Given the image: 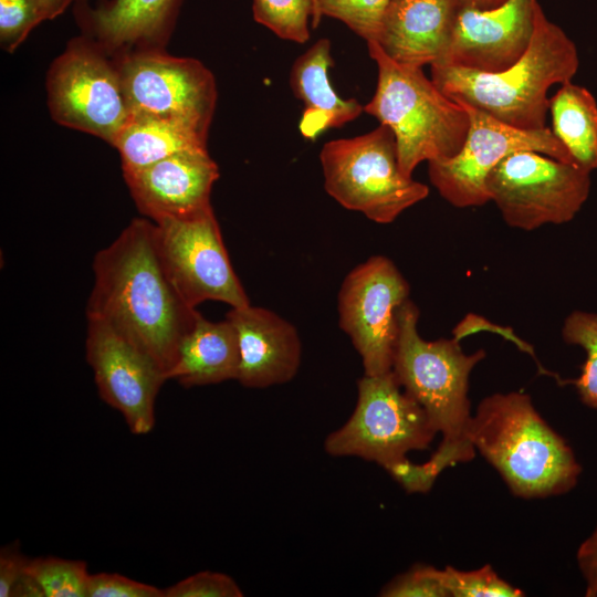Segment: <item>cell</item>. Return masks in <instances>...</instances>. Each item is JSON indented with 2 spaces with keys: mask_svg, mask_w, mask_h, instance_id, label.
Returning a JSON list of instances; mask_svg holds the SVG:
<instances>
[{
  "mask_svg": "<svg viewBox=\"0 0 597 597\" xmlns=\"http://www.w3.org/2000/svg\"><path fill=\"white\" fill-rule=\"evenodd\" d=\"M86 316L103 321L167 373L200 314L177 290L161 260L156 224L135 218L93 259Z\"/></svg>",
  "mask_w": 597,
  "mask_h": 597,
  "instance_id": "obj_1",
  "label": "cell"
},
{
  "mask_svg": "<svg viewBox=\"0 0 597 597\" xmlns=\"http://www.w3.org/2000/svg\"><path fill=\"white\" fill-rule=\"evenodd\" d=\"M579 66L578 52L565 31L534 4V32L525 53L511 66L481 72L431 64V80L450 98L493 116L515 128H545L548 90L572 82Z\"/></svg>",
  "mask_w": 597,
  "mask_h": 597,
  "instance_id": "obj_2",
  "label": "cell"
},
{
  "mask_svg": "<svg viewBox=\"0 0 597 597\" xmlns=\"http://www.w3.org/2000/svg\"><path fill=\"white\" fill-rule=\"evenodd\" d=\"M468 437L511 493L522 499L565 494L582 473L572 447L522 391L484 397L471 417Z\"/></svg>",
  "mask_w": 597,
  "mask_h": 597,
  "instance_id": "obj_3",
  "label": "cell"
},
{
  "mask_svg": "<svg viewBox=\"0 0 597 597\" xmlns=\"http://www.w3.org/2000/svg\"><path fill=\"white\" fill-rule=\"evenodd\" d=\"M367 46L378 77L364 112L392 130L401 170L412 176L425 160L455 156L470 125L463 105L447 96L421 67L395 62L375 41L367 42Z\"/></svg>",
  "mask_w": 597,
  "mask_h": 597,
  "instance_id": "obj_4",
  "label": "cell"
},
{
  "mask_svg": "<svg viewBox=\"0 0 597 597\" xmlns=\"http://www.w3.org/2000/svg\"><path fill=\"white\" fill-rule=\"evenodd\" d=\"M418 307L407 300L399 310V335L391 370L441 432L443 442L475 451L468 437L472 417L469 379L486 354L483 349L465 354L457 337L423 339L418 333Z\"/></svg>",
  "mask_w": 597,
  "mask_h": 597,
  "instance_id": "obj_5",
  "label": "cell"
},
{
  "mask_svg": "<svg viewBox=\"0 0 597 597\" xmlns=\"http://www.w3.org/2000/svg\"><path fill=\"white\" fill-rule=\"evenodd\" d=\"M320 160L326 192L377 223L392 222L429 195L428 186L401 170L395 135L384 124L364 135L327 142Z\"/></svg>",
  "mask_w": 597,
  "mask_h": 597,
  "instance_id": "obj_6",
  "label": "cell"
},
{
  "mask_svg": "<svg viewBox=\"0 0 597 597\" xmlns=\"http://www.w3.org/2000/svg\"><path fill=\"white\" fill-rule=\"evenodd\" d=\"M438 431L423 408L398 383L392 370L364 375L348 420L324 440L332 457H355L381 468L428 449Z\"/></svg>",
  "mask_w": 597,
  "mask_h": 597,
  "instance_id": "obj_7",
  "label": "cell"
},
{
  "mask_svg": "<svg viewBox=\"0 0 597 597\" xmlns=\"http://www.w3.org/2000/svg\"><path fill=\"white\" fill-rule=\"evenodd\" d=\"M46 90L56 123L112 146L130 117L116 59L85 35L71 40L54 60Z\"/></svg>",
  "mask_w": 597,
  "mask_h": 597,
  "instance_id": "obj_8",
  "label": "cell"
},
{
  "mask_svg": "<svg viewBox=\"0 0 597 597\" xmlns=\"http://www.w3.org/2000/svg\"><path fill=\"white\" fill-rule=\"evenodd\" d=\"M490 200L512 228L532 231L575 218L590 192V172L533 150L515 151L486 177Z\"/></svg>",
  "mask_w": 597,
  "mask_h": 597,
  "instance_id": "obj_9",
  "label": "cell"
},
{
  "mask_svg": "<svg viewBox=\"0 0 597 597\" xmlns=\"http://www.w3.org/2000/svg\"><path fill=\"white\" fill-rule=\"evenodd\" d=\"M115 59L130 115L180 122L208 136L217 86L200 61L171 56L163 49L133 51Z\"/></svg>",
  "mask_w": 597,
  "mask_h": 597,
  "instance_id": "obj_10",
  "label": "cell"
},
{
  "mask_svg": "<svg viewBox=\"0 0 597 597\" xmlns=\"http://www.w3.org/2000/svg\"><path fill=\"white\" fill-rule=\"evenodd\" d=\"M459 103L463 105L470 119L462 148L452 158L428 163L431 184L450 205L468 208L491 201L486 190V177L501 160L515 151L533 150L574 164L552 128H515L483 111Z\"/></svg>",
  "mask_w": 597,
  "mask_h": 597,
  "instance_id": "obj_11",
  "label": "cell"
},
{
  "mask_svg": "<svg viewBox=\"0 0 597 597\" xmlns=\"http://www.w3.org/2000/svg\"><path fill=\"white\" fill-rule=\"evenodd\" d=\"M410 287L395 263L373 255L355 266L338 293L339 327L359 354L365 375L391 370L399 335V310Z\"/></svg>",
  "mask_w": 597,
  "mask_h": 597,
  "instance_id": "obj_12",
  "label": "cell"
},
{
  "mask_svg": "<svg viewBox=\"0 0 597 597\" xmlns=\"http://www.w3.org/2000/svg\"><path fill=\"white\" fill-rule=\"evenodd\" d=\"M155 224L161 260L189 305L196 307L209 300L231 307L250 304L231 265L212 207L191 218Z\"/></svg>",
  "mask_w": 597,
  "mask_h": 597,
  "instance_id": "obj_13",
  "label": "cell"
},
{
  "mask_svg": "<svg viewBox=\"0 0 597 597\" xmlns=\"http://www.w3.org/2000/svg\"><path fill=\"white\" fill-rule=\"evenodd\" d=\"M87 322L85 355L101 399L122 413L132 433H149L157 395L167 381L164 370L103 321Z\"/></svg>",
  "mask_w": 597,
  "mask_h": 597,
  "instance_id": "obj_14",
  "label": "cell"
},
{
  "mask_svg": "<svg viewBox=\"0 0 597 597\" xmlns=\"http://www.w3.org/2000/svg\"><path fill=\"white\" fill-rule=\"evenodd\" d=\"M535 1L507 0L485 10L462 4L449 45L437 64L481 72L513 65L530 45Z\"/></svg>",
  "mask_w": 597,
  "mask_h": 597,
  "instance_id": "obj_15",
  "label": "cell"
},
{
  "mask_svg": "<svg viewBox=\"0 0 597 597\" xmlns=\"http://www.w3.org/2000/svg\"><path fill=\"white\" fill-rule=\"evenodd\" d=\"M136 207L154 222L186 219L211 208L219 168L208 149L175 154L151 165L123 169Z\"/></svg>",
  "mask_w": 597,
  "mask_h": 597,
  "instance_id": "obj_16",
  "label": "cell"
},
{
  "mask_svg": "<svg viewBox=\"0 0 597 597\" xmlns=\"http://www.w3.org/2000/svg\"><path fill=\"white\" fill-rule=\"evenodd\" d=\"M184 0H77L74 15L83 35L111 56L161 49L174 32Z\"/></svg>",
  "mask_w": 597,
  "mask_h": 597,
  "instance_id": "obj_17",
  "label": "cell"
},
{
  "mask_svg": "<svg viewBox=\"0 0 597 597\" xmlns=\"http://www.w3.org/2000/svg\"><path fill=\"white\" fill-rule=\"evenodd\" d=\"M226 318L238 335L237 380L247 388L285 384L297 374L302 346L296 328L276 313L259 306L231 307Z\"/></svg>",
  "mask_w": 597,
  "mask_h": 597,
  "instance_id": "obj_18",
  "label": "cell"
},
{
  "mask_svg": "<svg viewBox=\"0 0 597 597\" xmlns=\"http://www.w3.org/2000/svg\"><path fill=\"white\" fill-rule=\"evenodd\" d=\"M461 6L460 0H390L376 42L400 64L437 63L449 45Z\"/></svg>",
  "mask_w": 597,
  "mask_h": 597,
  "instance_id": "obj_19",
  "label": "cell"
},
{
  "mask_svg": "<svg viewBox=\"0 0 597 597\" xmlns=\"http://www.w3.org/2000/svg\"><path fill=\"white\" fill-rule=\"evenodd\" d=\"M332 64L331 42L320 39L292 65L290 86L304 105L300 132L306 139L341 127L364 112V106L356 100L342 98L334 91L328 78Z\"/></svg>",
  "mask_w": 597,
  "mask_h": 597,
  "instance_id": "obj_20",
  "label": "cell"
},
{
  "mask_svg": "<svg viewBox=\"0 0 597 597\" xmlns=\"http://www.w3.org/2000/svg\"><path fill=\"white\" fill-rule=\"evenodd\" d=\"M238 335L229 320L210 322L201 314L179 346L167 380L184 387L206 386L238 378Z\"/></svg>",
  "mask_w": 597,
  "mask_h": 597,
  "instance_id": "obj_21",
  "label": "cell"
},
{
  "mask_svg": "<svg viewBox=\"0 0 597 597\" xmlns=\"http://www.w3.org/2000/svg\"><path fill=\"white\" fill-rule=\"evenodd\" d=\"M207 137L180 122L130 115L113 147L121 155L122 169H135L178 153L207 149Z\"/></svg>",
  "mask_w": 597,
  "mask_h": 597,
  "instance_id": "obj_22",
  "label": "cell"
},
{
  "mask_svg": "<svg viewBox=\"0 0 597 597\" xmlns=\"http://www.w3.org/2000/svg\"><path fill=\"white\" fill-rule=\"evenodd\" d=\"M552 130L573 163L591 172L597 169V102L584 86L562 84L549 98Z\"/></svg>",
  "mask_w": 597,
  "mask_h": 597,
  "instance_id": "obj_23",
  "label": "cell"
},
{
  "mask_svg": "<svg viewBox=\"0 0 597 597\" xmlns=\"http://www.w3.org/2000/svg\"><path fill=\"white\" fill-rule=\"evenodd\" d=\"M562 336L566 344L580 346L586 360L578 378L570 380L588 408L597 410V314L574 311L566 316Z\"/></svg>",
  "mask_w": 597,
  "mask_h": 597,
  "instance_id": "obj_24",
  "label": "cell"
},
{
  "mask_svg": "<svg viewBox=\"0 0 597 597\" xmlns=\"http://www.w3.org/2000/svg\"><path fill=\"white\" fill-rule=\"evenodd\" d=\"M27 573L40 585L44 597H87L91 574L83 561L53 556L30 558Z\"/></svg>",
  "mask_w": 597,
  "mask_h": 597,
  "instance_id": "obj_25",
  "label": "cell"
},
{
  "mask_svg": "<svg viewBox=\"0 0 597 597\" xmlns=\"http://www.w3.org/2000/svg\"><path fill=\"white\" fill-rule=\"evenodd\" d=\"M254 20L283 40L305 43L314 18V0H253Z\"/></svg>",
  "mask_w": 597,
  "mask_h": 597,
  "instance_id": "obj_26",
  "label": "cell"
},
{
  "mask_svg": "<svg viewBox=\"0 0 597 597\" xmlns=\"http://www.w3.org/2000/svg\"><path fill=\"white\" fill-rule=\"evenodd\" d=\"M390 0H314L315 28L322 15L344 22L366 42L377 41L383 19Z\"/></svg>",
  "mask_w": 597,
  "mask_h": 597,
  "instance_id": "obj_27",
  "label": "cell"
},
{
  "mask_svg": "<svg viewBox=\"0 0 597 597\" xmlns=\"http://www.w3.org/2000/svg\"><path fill=\"white\" fill-rule=\"evenodd\" d=\"M449 597H520L523 590L514 587L486 564L473 570L452 566L440 569Z\"/></svg>",
  "mask_w": 597,
  "mask_h": 597,
  "instance_id": "obj_28",
  "label": "cell"
},
{
  "mask_svg": "<svg viewBox=\"0 0 597 597\" xmlns=\"http://www.w3.org/2000/svg\"><path fill=\"white\" fill-rule=\"evenodd\" d=\"M45 21L36 0H0V43L13 52L41 22Z\"/></svg>",
  "mask_w": 597,
  "mask_h": 597,
  "instance_id": "obj_29",
  "label": "cell"
},
{
  "mask_svg": "<svg viewBox=\"0 0 597 597\" xmlns=\"http://www.w3.org/2000/svg\"><path fill=\"white\" fill-rule=\"evenodd\" d=\"M383 597H449L440 569L418 564L395 576L379 591Z\"/></svg>",
  "mask_w": 597,
  "mask_h": 597,
  "instance_id": "obj_30",
  "label": "cell"
},
{
  "mask_svg": "<svg viewBox=\"0 0 597 597\" xmlns=\"http://www.w3.org/2000/svg\"><path fill=\"white\" fill-rule=\"evenodd\" d=\"M237 582L227 574L203 570L164 589V597H242Z\"/></svg>",
  "mask_w": 597,
  "mask_h": 597,
  "instance_id": "obj_31",
  "label": "cell"
},
{
  "mask_svg": "<svg viewBox=\"0 0 597 597\" xmlns=\"http://www.w3.org/2000/svg\"><path fill=\"white\" fill-rule=\"evenodd\" d=\"M87 597H164V589L115 573L90 576Z\"/></svg>",
  "mask_w": 597,
  "mask_h": 597,
  "instance_id": "obj_32",
  "label": "cell"
},
{
  "mask_svg": "<svg viewBox=\"0 0 597 597\" xmlns=\"http://www.w3.org/2000/svg\"><path fill=\"white\" fill-rule=\"evenodd\" d=\"M29 562L30 558L21 553L19 542L1 548L0 597H11L14 586L25 574Z\"/></svg>",
  "mask_w": 597,
  "mask_h": 597,
  "instance_id": "obj_33",
  "label": "cell"
},
{
  "mask_svg": "<svg viewBox=\"0 0 597 597\" xmlns=\"http://www.w3.org/2000/svg\"><path fill=\"white\" fill-rule=\"evenodd\" d=\"M576 562L585 582V596L597 597V525L578 546Z\"/></svg>",
  "mask_w": 597,
  "mask_h": 597,
  "instance_id": "obj_34",
  "label": "cell"
},
{
  "mask_svg": "<svg viewBox=\"0 0 597 597\" xmlns=\"http://www.w3.org/2000/svg\"><path fill=\"white\" fill-rule=\"evenodd\" d=\"M11 597H44L42 588L27 572L14 586Z\"/></svg>",
  "mask_w": 597,
  "mask_h": 597,
  "instance_id": "obj_35",
  "label": "cell"
},
{
  "mask_svg": "<svg viewBox=\"0 0 597 597\" xmlns=\"http://www.w3.org/2000/svg\"><path fill=\"white\" fill-rule=\"evenodd\" d=\"M41 7L45 20H52L61 15L71 4L77 0H36Z\"/></svg>",
  "mask_w": 597,
  "mask_h": 597,
  "instance_id": "obj_36",
  "label": "cell"
},
{
  "mask_svg": "<svg viewBox=\"0 0 597 597\" xmlns=\"http://www.w3.org/2000/svg\"><path fill=\"white\" fill-rule=\"evenodd\" d=\"M462 4L474 7L478 9H492L503 4L507 0H460Z\"/></svg>",
  "mask_w": 597,
  "mask_h": 597,
  "instance_id": "obj_37",
  "label": "cell"
}]
</instances>
